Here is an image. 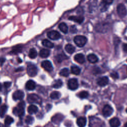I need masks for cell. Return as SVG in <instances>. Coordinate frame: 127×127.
I'll list each match as a JSON object with an SVG mask.
<instances>
[{"mask_svg": "<svg viewBox=\"0 0 127 127\" xmlns=\"http://www.w3.org/2000/svg\"><path fill=\"white\" fill-rule=\"evenodd\" d=\"M25 106V103L24 101H21L19 103L17 106L15 107L13 109V113L16 116L21 118L24 115V107Z\"/></svg>", "mask_w": 127, "mask_h": 127, "instance_id": "cell-1", "label": "cell"}, {"mask_svg": "<svg viewBox=\"0 0 127 127\" xmlns=\"http://www.w3.org/2000/svg\"><path fill=\"white\" fill-rule=\"evenodd\" d=\"M74 42L75 44L79 47H83L87 42V38L82 35H77L74 38Z\"/></svg>", "mask_w": 127, "mask_h": 127, "instance_id": "cell-2", "label": "cell"}, {"mask_svg": "<svg viewBox=\"0 0 127 127\" xmlns=\"http://www.w3.org/2000/svg\"><path fill=\"white\" fill-rule=\"evenodd\" d=\"M27 100L29 103H36L40 104L42 103L41 98L37 94H30L28 95Z\"/></svg>", "mask_w": 127, "mask_h": 127, "instance_id": "cell-3", "label": "cell"}, {"mask_svg": "<svg viewBox=\"0 0 127 127\" xmlns=\"http://www.w3.org/2000/svg\"><path fill=\"white\" fill-rule=\"evenodd\" d=\"M37 72L38 69L35 65L30 64L27 66V72L29 76L31 77H34L37 75Z\"/></svg>", "mask_w": 127, "mask_h": 127, "instance_id": "cell-4", "label": "cell"}, {"mask_svg": "<svg viewBox=\"0 0 127 127\" xmlns=\"http://www.w3.org/2000/svg\"><path fill=\"white\" fill-rule=\"evenodd\" d=\"M117 11L119 16L120 17H125L127 13V10L126 7L122 3H120L117 5Z\"/></svg>", "mask_w": 127, "mask_h": 127, "instance_id": "cell-5", "label": "cell"}, {"mask_svg": "<svg viewBox=\"0 0 127 127\" xmlns=\"http://www.w3.org/2000/svg\"><path fill=\"white\" fill-rule=\"evenodd\" d=\"M67 86L69 89L71 90H75L77 89L78 87V83L77 79L71 78L67 82Z\"/></svg>", "mask_w": 127, "mask_h": 127, "instance_id": "cell-6", "label": "cell"}, {"mask_svg": "<svg viewBox=\"0 0 127 127\" xmlns=\"http://www.w3.org/2000/svg\"><path fill=\"white\" fill-rule=\"evenodd\" d=\"M109 25L107 23L103 22L101 23H98L96 26V30L99 32L104 33L107 32L108 30Z\"/></svg>", "mask_w": 127, "mask_h": 127, "instance_id": "cell-7", "label": "cell"}, {"mask_svg": "<svg viewBox=\"0 0 127 127\" xmlns=\"http://www.w3.org/2000/svg\"><path fill=\"white\" fill-rule=\"evenodd\" d=\"M102 113L104 117H108L110 116L113 113V108L109 105H105L102 109Z\"/></svg>", "mask_w": 127, "mask_h": 127, "instance_id": "cell-8", "label": "cell"}, {"mask_svg": "<svg viewBox=\"0 0 127 127\" xmlns=\"http://www.w3.org/2000/svg\"><path fill=\"white\" fill-rule=\"evenodd\" d=\"M48 37L53 40H57L61 38V34L59 32L55 30H52L47 33Z\"/></svg>", "mask_w": 127, "mask_h": 127, "instance_id": "cell-9", "label": "cell"}, {"mask_svg": "<svg viewBox=\"0 0 127 127\" xmlns=\"http://www.w3.org/2000/svg\"><path fill=\"white\" fill-rule=\"evenodd\" d=\"M41 66L48 71H51L53 69V67L51 62L48 60L43 61L41 63Z\"/></svg>", "mask_w": 127, "mask_h": 127, "instance_id": "cell-10", "label": "cell"}, {"mask_svg": "<svg viewBox=\"0 0 127 127\" xmlns=\"http://www.w3.org/2000/svg\"><path fill=\"white\" fill-rule=\"evenodd\" d=\"M24 97V92L20 90H16L12 94V98L15 100H22Z\"/></svg>", "mask_w": 127, "mask_h": 127, "instance_id": "cell-11", "label": "cell"}, {"mask_svg": "<svg viewBox=\"0 0 127 127\" xmlns=\"http://www.w3.org/2000/svg\"><path fill=\"white\" fill-rule=\"evenodd\" d=\"M109 78L107 76H102L98 78L97 80V84L100 86H105L108 84Z\"/></svg>", "mask_w": 127, "mask_h": 127, "instance_id": "cell-12", "label": "cell"}, {"mask_svg": "<svg viewBox=\"0 0 127 127\" xmlns=\"http://www.w3.org/2000/svg\"><path fill=\"white\" fill-rule=\"evenodd\" d=\"M109 124L111 127H119L121 125V123L118 118L114 117L109 121Z\"/></svg>", "mask_w": 127, "mask_h": 127, "instance_id": "cell-13", "label": "cell"}, {"mask_svg": "<svg viewBox=\"0 0 127 127\" xmlns=\"http://www.w3.org/2000/svg\"><path fill=\"white\" fill-rule=\"evenodd\" d=\"M69 20L74 21L75 22L81 24L84 20V17L82 16H70L68 18Z\"/></svg>", "mask_w": 127, "mask_h": 127, "instance_id": "cell-14", "label": "cell"}, {"mask_svg": "<svg viewBox=\"0 0 127 127\" xmlns=\"http://www.w3.org/2000/svg\"><path fill=\"white\" fill-rule=\"evenodd\" d=\"M25 87L28 90H33L36 87V83L33 80H29L27 81Z\"/></svg>", "mask_w": 127, "mask_h": 127, "instance_id": "cell-15", "label": "cell"}, {"mask_svg": "<svg viewBox=\"0 0 127 127\" xmlns=\"http://www.w3.org/2000/svg\"><path fill=\"white\" fill-rule=\"evenodd\" d=\"M74 60L79 64H83L85 62L84 56L82 54H77L74 57Z\"/></svg>", "mask_w": 127, "mask_h": 127, "instance_id": "cell-16", "label": "cell"}, {"mask_svg": "<svg viewBox=\"0 0 127 127\" xmlns=\"http://www.w3.org/2000/svg\"><path fill=\"white\" fill-rule=\"evenodd\" d=\"M76 123L79 127H84L86 124V119L84 117H80L77 119Z\"/></svg>", "mask_w": 127, "mask_h": 127, "instance_id": "cell-17", "label": "cell"}, {"mask_svg": "<svg viewBox=\"0 0 127 127\" xmlns=\"http://www.w3.org/2000/svg\"><path fill=\"white\" fill-rule=\"evenodd\" d=\"M38 107L36 106L33 104L29 105L27 108V111L28 113L31 115L36 113L38 112Z\"/></svg>", "mask_w": 127, "mask_h": 127, "instance_id": "cell-18", "label": "cell"}, {"mask_svg": "<svg viewBox=\"0 0 127 127\" xmlns=\"http://www.w3.org/2000/svg\"><path fill=\"white\" fill-rule=\"evenodd\" d=\"M50 52L49 50L46 49H42L39 52V56L42 58H46L49 56Z\"/></svg>", "mask_w": 127, "mask_h": 127, "instance_id": "cell-19", "label": "cell"}, {"mask_svg": "<svg viewBox=\"0 0 127 127\" xmlns=\"http://www.w3.org/2000/svg\"><path fill=\"white\" fill-rule=\"evenodd\" d=\"M87 60L90 63H95L98 62V58L95 54H91L87 56Z\"/></svg>", "mask_w": 127, "mask_h": 127, "instance_id": "cell-20", "label": "cell"}, {"mask_svg": "<svg viewBox=\"0 0 127 127\" xmlns=\"http://www.w3.org/2000/svg\"><path fill=\"white\" fill-rule=\"evenodd\" d=\"M65 50L67 53L71 54L75 51V47L71 44H68L65 45Z\"/></svg>", "mask_w": 127, "mask_h": 127, "instance_id": "cell-21", "label": "cell"}, {"mask_svg": "<svg viewBox=\"0 0 127 127\" xmlns=\"http://www.w3.org/2000/svg\"><path fill=\"white\" fill-rule=\"evenodd\" d=\"M59 28L63 33L64 34H66L68 31V27L66 24L64 22H62L59 24Z\"/></svg>", "mask_w": 127, "mask_h": 127, "instance_id": "cell-22", "label": "cell"}, {"mask_svg": "<svg viewBox=\"0 0 127 127\" xmlns=\"http://www.w3.org/2000/svg\"><path fill=\"white\" fill-rule=\"evenodd\" d=\"M61 93L57 91H53L50 94V98L52 99H58L61 97Z\"/></svg>", "mask_w": 127, "mask_h": 127, "instance_id": "cell-23", "label": "cell"}, {"mask_svg": "<svg viewBox=\"0 0 127 127\" xmlns=\"http://www.w3.org/2000/svg\"><path fill=\"white\" fill-rule=\"evenodd\" d=\"M42 44L43 46L49 48H52L54 46V44L47 39H44L42 41Z\"/></svg>", "mask_w": 127, "mask_h": 127, "instance_id": "cell-24", "label": "cell"}, {"mask_svg": "<svg viewBox=\"0 0 127 127\" xmlns=\"http://www.w3.org/2000/svg\"><path fill=\"white\" fill-rule=\"evenodd\" d=\"M80 71H81L80 68L77 66L73 65L71 67V72L73 74L78 75L80 74Z\"/></svg>", "mask_w": 127, "mask_h": 127, "instance_id": "cell-25", "label": "cell"}, {"mask_svg": "<svg viewBox=\"0 0 127 127\" xmlns=\"http://www.w3.org/2000/svg\"><path fill=\"white\" fill-rule=\"evenodd\" d=\"M28 56L31 59H35L37 56V52L34 48H32L30 50Z\"/></svg>", "mask_w": 127, "mask_h": 127, "instance_id": "cell-26", "label": "cell"}, {"mask_svg": "<svg viewBox=\"0 0 127 127\" xmlns=\"http://www.w3.org/2000/svg\"><path fill=\"white\" fill-rule=\"evenodd\" d=\"M60 75L64 77H67L69 75V71L67 68H64L61 70L59 73Z\"/></svg>", "mask_w": 127, "mask_h": 127, "instance_id": "cell-27", "label": "cell"}, {"mask_svg": "<svg viewBox=\"0 0 127 127\" xmlns=\"http://www.w3.org/2000/svg\"><path fill=\"white\" fill-rule=\"evenodd\" d=\"M63 85V81L61 79H57L55 81L53 87L55 88H59Z\"/></svg>", "mask_w": 127, "mask_h": 127, "instance_id": "cell-28", "label": "cell"}, {"mask_svg": "<svg viewBox=\"0 0 127 127\" xmlns=\"http://www.w3.org/2000/svg\"><path fill=\"white\" fill-rule=\"evenodd\" d=\"M7 107L5 105H3L0 107V117H3L5 115L6 111H7Z\"/></svg>", "mask_w": 127, "mask_h": 127, "instance_id": "cell-29", "label": "cell"}, {"mask_svg": "<svg viewBox=\"0 0 127 127\" xmlns=\"http://www.w3.org/2000/svg\"><path fill=\"white\" fill-rule=\"evenodd\" d=\"M88 95H89V93H88V92L86 91H82L79 92L78 94V97L81 99L86 98L88 97Z\"/></svg>", "mask_w": 127, "mask_h": 127, "instance_id": "cell-30", "label": "cell"}, {"mask_svg": "<svg viewBox=\"0 0 127 127\" xmlns=\"http://www.w3.org/2000/svg\"><path fill=\"white\" fill-rule=\"evenodd\" d=\"M14 121L13 118L10 116H7L4 120V124L6 126L10 125Z\"/></svg>", "mask_w": 127, "mask_h": 127, "instance_id": "cell-31", "label": "cell"}, {"mask_svg": "<svg viewBox=\"0 0 127 127\" xmlns=\"http://www.w3.org/2000/svg\"><path fill=\"white\" fill-rule=\"evenodd\" d=\"M62 115H56L54 117H53L52 118V121L54 122V123H60L62 120Z\"/></svg>", "mask_w": 127, "mask_h": 127, "instance_id": "cell-32", "label": "cell"}, {"mask_svg": "<svg viewBox=\"0 0 127 127\" xmlns=\"http://www.w3.org/2000/svg\"><path fill=\"white\" fill-rule=\"evenodd\" d=\"M22 51V46L20 45H17L14 47L12 49V52L13 53H18Z\"/></svg>", "mask_w": 127, "mask_h": 127, "instance_id": "cell-33", "label": "cell"}, {"mask_svg": "<svg viewBox=\"0 0 127 127\" xmlns=\"http://www.w3.org/2000/svg\"><path fill=\"white\" fill-rule=\"evenodd\" d=\"M25 121L26 123L28 125H31L33 123V122L34 121V118L31 116L28 115L26 117Z\"/></svg>", "mask_w": 127, "mask_h": 127, "instance_id": "cell-34", "label": "cell"}, {"mask_svg": "<svg viewBox=\"0 0 127 127\" xmlns=\"http://www.w3.org/2000/svg\"><path fill=\"white\" fill-rule=\"evenodd\" d=\"M67 57L66 56H65V55H64V54H60V55H59L57 56V59L58 62L60 63L63 60H64L65 59H67Z\"/></svg>", "mask_w": 127, "mask_h": 127, "instance_id": "cell-35", "label": "cell"}, {"mask_svg": "<svg viewBox=\"0 0 127 127\" xmlns=\"http://www.w3.org/2000/svg\"><path fill=\"white\" fill-rule=\"evenodd\" d=\"M110 76L113 78V79H118L119 78V74L116 71H113L111 73Z\"/></svg>", "mask_w": 127, "mask_h": 127, "instance_id": "cell-36", "label": "cell"}, {"mask_svg": "<svg viewBox=\"0 0 127 127\" xmlns=\"http://www.w3.org/2000/svg\"><path fill=\"white\" fill-rule=\"evenodd\" d=\"M114 0H102V2L107 5H109L113 3Z\"/></svg>", "mask_w": 127, "mask_h": 127, "instance_id": "cell-37", "label": "cell"}, {"mask_svg": "<svg viewBox=\"0 0 127 127\" xmlns=\"http://www.w3.org/2000/svg\"><path fill=\"white\" fill-rule=\"evenodd\" d=\"M70 31L72 33H76L77 32V29H76V27L75 26V25H72L70 27Z\"/></svg>", "mask_w": 127, "mask_h": 127, "instance_id": "cell-38", "label": "cell"}, {"mask_svg": "<svg viewBox=\"0 0 127 127\" xmlns=\"http://www.w3.org/2000/svg\"><path fill=\"white\" fill-rule=\"evenodd\" d=\"M11 82L6 81V82H4L3 85H4V87L5 88H7L11 86Z\"/></svg>", "mask_w": 127, "mask_h": 127, "instance_id": "cell-39", "label": "cell"}, {"mask_svg": "<svg viewBox=\"0 0 127 127\" xmlns=\"http://www.w3.org/2000/svg\"><path fill=\"white\" fill-rule=\"evenodd\" d=\"M123 49L125 53H127V44H124L123 45Z\"/></svg>", "mask_w": 127, "mask_h": 127, "instance_id": "cell-40", "label": "cell"}, {"mask_svg": "<svg viewBox=\"0 0 127 127\" xmlns=\"http://www.w3.org/2000/svg\"><path fill=\"white\" fill-rule=\"evenodd\" d=\"M4 61H5V59H3V58H1V59H0V64H1V63H2V64L4 62Z\"/></svg>", "mask_w": 127, "mask_h": 127, "instance_id": "cell-41", "label": "cell"}, {"mask_svg": "<svg viewBox=\"0 0 127 127\" xmlns=\"http://www.w3.org/2000/svg\"><path fill=\"white\" fill-rule=\"evenodd\" d=\"M0 127H3V125L0 123Z\"/></svg>", "mask_w": 127, "mask_h": 127, "instance_id": "cell-42", "label": "cell"}, {"mask_svg": "<svg viewBox=\"0 0 127 127\" xmlns=\"http://www.w3.org/2000/svg\"><path fill=\"white\" fill-rule=\"evenodd\" d=\"M1 84L0 83V91L1 90Z\"/></svg>", "mask_w": 127, "mask_h": 127, "instance_id": "cell-43", "label": "cell"}, {"mask_svg": "<svg viewBox=\"0 0 127 127\" xmlns=\"http://www.w3.org/2000/svg\"><path fill=\"white\" fill-rule=\"evenodd\" d=\"M125 127H127V123L125 124Z\"/></svg>", "mask_w": 127, "mask_h": 127, "instance_id": "cell-44", "label": "cell"}, {"mask_svg": "<svg viewBox=\"0 0 127 127\" xmlns=\"http://www.w3.org/2000/svg\"><path fill=\"white\" fill-rule=\"evenodd\" d=\"M1 98L0 97V103H1Z\"/></svg>", "mask_w": 127, "mask_h": 127, "instance_id": "cell-45", "label": "cell"}, {"mask_svg": "<svg viewBox=\"0 0 127 127\" xmlns=\"http://www.w3.org/2000/svg\"><path fill=\"white\" fill-rule=\"evenodd\" d=\"M126 112H127V109H126Z\"/></svg>", "mask_w": 127, "mask_h": 127, "instance_id": "cell-46", "label": "cell"}, {"mask_svg": "<svg viewBox=\"0 0 127 127\" xmlns=\"http://www.w3.org/2000/svg\"></svg>", "mask_w": 127, "mask_h": 127, "instance_id": "cell-47", "label": "cell"}]
</instances>
